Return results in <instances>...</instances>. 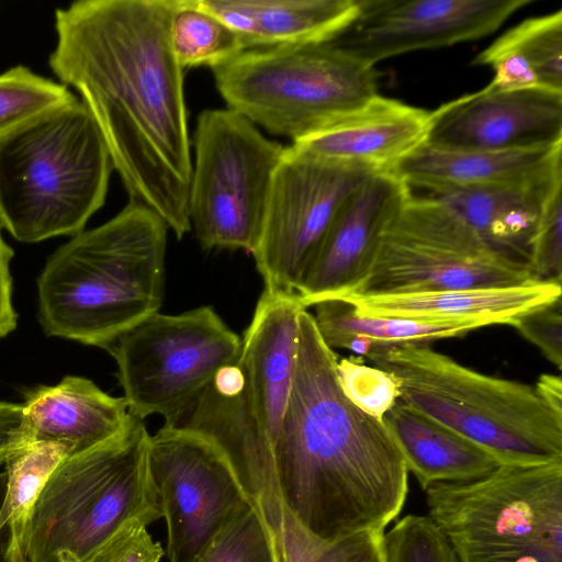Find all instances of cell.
<instances>
[{
  "mask_svg": "<svg viewBox=\"0 0 562 562\" xmlns=\"http://www.w3.org/2000/svg\"><path fill=\"white\" fill-rule=\"evenodd\" d=\"M337 361L313 315L302 310L291 391L271 461L282 508L324 543L384 532L408 493L398 447L382 420L345 396Z\"/></svg>",
  "mask_w": 562,
  "mask_h": 562,
  "instance_id": "obj_2",
  "label": "cell"
},
{
  "mask_svg": "<svg viewBox=\"0 0 562 562\" xmlns=\"http://www.w3.org/2000/svg\"><path fill=\"white\" fill-rule=\"evenodd\" d=\"M23 407L32 441L63 442L71 454L116 437L133 420L124 397L111 396L91 380L72 375L29 392Z\"/></svg>",
  "mask_w": 562,
  "mask_h": 562,
  "instance_id": "obj_21",
  "label": "cell"
},
{
  "mask_svg": "<svg viewBox=\"0 0 562 562\" xmlns=\"http://www.w3.org/2000/svg\"><path fill=\"white\" fill-rule=\"evenodd\" d=\"M256 33L254 48L327 43L355 20L358 0H244Z\"/></svg>",
  "mask_w": 562,
  "mask_h": 562,
  "instance_id": "obj_26",
  "label": "cell"
},
{
  "mask_svg": "<svg viewBox=\"0 0 562 562\" xmlns=\"http://www.w3.org/2000/svg\"><path fill=\"white\" fill-rule=\"evenodd\" d=\"M385 562H458L445 535L425 515L408 514L383 533Z\"/></svg>",
  "mask_w": 562,
  "mask_h": 562,
  "instance_id": "obj_32",
  "label": "cell"
},
{
  "mask_svg": "<svg viewBox=\"0 0 562 562\" xmlns=\"http://www.w3.org/2000/svg\"><path fill=\"white\" fill-rule=\"evenodd\" d=\"M170 42L183 70L202 66L214 70L246 50L240 38L200 0H180L171 20Z\"/></svg>",
  "mask_w": 562,
  "mask_h": 562,
  "instance_id": "obj_27",
  "label": "cell"
},
{
  "mask_svg": "<svg viewBox=\"0 0 562 562\" xmlns=\"http://www.w3.org/2000/svg\"><path fill=\"white\" fill-rule=\"evenodd\" d=\"M562 170V143L520 150H452L423 145L393 175L434 195L453 189L528 183Z\"/></svg>",
  "mask_w": 562,
  "mask_h": 562,
  "instance_id": "obj_20",
  "label": "cell"
},
{
  "mask_svg": "<svg viewBox=\"0 0 562 562\" xmlns=\"http://www.w3.org/2000/svg\"><path fill=\"white\" fill-rule=\"evenodd\" d=\"M71 449L58 441H31L5 461L7 486L3 515L15 527L21 541L27 516L57 465Z\"/></svg>",
  "mask_w": 562,
  "mask_h": 562,
  "instance_id": "obj_28",
  "label": "cell"
},
{
  "mask_svg": "<svg viewBox=\"0 0 562 562\" xmlns=\"http://www.w3.org/2000/svg\"><path fill=\"white\" fill-rule=\"evenodd\" d=\"M164 550L147 530L133 521L105 542L87 562H159Z\"/></svg>",
  "mask_w": 562,
  "mask_h": 562,
  "instance_id": "obj_36",
  "label": "cell"
},
{
  "mask_svg": "<svg viewBox=\"0 0 562 562\" xmlns=\"http://www.w3.org/2000/svg\"><path fill=\"white\" fill-rule=\"evenodd\" d=\"M513 326L561 370L562 297L522 315Z\"/></svg>",
  "mask_w": 562,
  "mask_h": 562,
  "instance_id": "obj_35",
  "label": "cell"
},
{
  "mask_svg": "<svg viewBox=\"0 0 562 562\" xmlns=\"http://www.w3.org/2000/svg\"><path fill=\"white\" fill-rule=\"evenodd\" d=\"M382 422L420 487L483 476L501 463L486 450L397 401Z\"/></svg>",
  "mask_w": 562,
  "mask_h": 562,
  "instance_id": "obj_23",
  "label": "cell"
},
{
  "mask_svg": "<svg viewBox=\"0 0 562 562\" xmlns=\"http://www.w3.org/2000/svg\"><path fill=\"white\" fill-rule=\"evenodd\" d=\"M473 65L488 66L494 90L562 93V10L524 20L480 52Z\"/></svg>",
  "mask_w": 562,
  "mask_h": 562,
  "instance_id": "obj_24",
  "label": "cell"
},
{
  "mask_svg": "<svg viewBox=\"0 0 562 562\" xmlns=\"http://www.w3.org/2000/svg\"><path fill=\"white\" fill-rule=\"evenodd\" d=\"M112 170L77 99L0 139V223L23 243L75 236L104 204Z\"/></svg>",
  "mask_w": 562,
  "mask_h": 562,
  "instance_id": "obj_6",
  "label": "cell"
},
{
  "mask_svg": "<svg viewBox=\"0 0 562 562\" xmlns=\"http://www.w3.org/2000/svg\"><path fill=\"white\" fill-rule=\"evenodd\" d=\"M336 372L345 396L374 418L382 420L400 398L393 378L379 368L364 364L362 357L338 360Z\"/></svg>",
  "mask_w": 562,
  "mask_h": 562,
  "instance_id": "obj_33",
  "label": "cell"
},
{
  "mask_svg": "<svg viewBox=\"0 0 562 562\" xmlns=\"http://www.w3.org/2000/svg\"><path fill=\"white\" fill-rule=\"evenodd\" d=\"M527 265L541 281H562V183L548 196L529 243Z\"/></svg>",
  "mask_w": 562,
  "mask_h": 562,
  "instance_id": "obj_34",
  "label": "cell"
},
{
  "mask_svg": "<svg viewBox=\"0 0 562 562\" xmlns=\"http://www.w3.org/2000/svg\"><path fill=\"white\" fill-rule=\"evenodd\" d=\"M426 144L452 150H520L562 143V93L488 87L431 111Z\"/></svg>",
  "mask_w": 562,
  "mask_h": 562,
  "instance_id": "obj_16",
  "label": "cell"
},
{
  "mask_svg": "<svg viewBox=\"0 0 562 562\" xmlns=\"http://www.w3.org/2000/svg\"><path fill=\"white\" fill-rule=\"evenodd\" d=\"M371 175L285 146L251 251L265 290L295 294L342 205Z\"/></svg>",
  "mask_w": 562,
  "mask_h": 562,
  "instance_id": "obj_13",
  "label": "cell"
},
{
  "mask_svg": "<svg viewBox=\"0 0 562 562\" xmlns=\"http://www.w3.org/2000/svg\"><path fill=\"white\" fill-rule=\"evenodd\" d=\"M302 310L295 294L263 290L237 361L221 368L170 425L205 437L223 452L272 531L281 525L283 508L271 450L291 391Z\"/></svg>",
  "mask_w": 562,
  "mask_h": 562,
  "instance_id": "obj_4",
  "label": "cell"
},
{
  "mask_svg": "<svg viewBox=\"0 0 562 562\" xmlns=\"http://www.w3.org/2000/svg\"><path fill=\"white\" fill-rule=\"evenodd\" d=\"M532 1L358 0L355 20L330 43L374 67L409 52L484 37Z\"/></svg>",
  "mask_w": 562,
  "mask_h": 562,
  "instance_id": "obj_15",
  "label": "cell"
},
{
  "mask_svg": "<svg viewBox=\"0 0 562 562\" xmlns=\"http://www.w3.org/2000/svg\"><path fill=\"white\" fill-rule=\"evenodd\" d=\"M195 562H279L276 533L261 509L249 503Z\"/></svg>",
  "mask_w": 562,
  "mask_h": 562,
  "instance_id": "obj_31",
  "label": "cell"
},
{
  "mask_svg": "<svg viewBox=\"0 0 562 562\" xmlns=\"http://www.w3.org/2000/svg\"><path fill=\"white\" fill-rule=\"evenodd\" d=\"M149 437L133 416L116 437L57 465L25 522L26 562H87L126 525L162 517L148 474Z\"/></svg>",
  "mask_w": 562,
  "mask_h": 562,
  "instance_id": "obj_7",
  "label": "cell"
},
{
  "mask_svg": "<svg viewBox=\"0 0 562 562\" xmlns=\"http://www.w3.org/2000/svg\"><path fill=\"white\" fill-rule=\"evenodd\" d=\"M76 100L67 86L25 66L8 69L0 75V139Z\"/></svg>",
  "mask_w": 562,
  "mask_h": 562,
  "instance_id": "obj_29",
  "label": "cell"
},
{
  "mask_svg": "<svg viewBox=\"0 0 562 562\" xmlns=\"http://www.w3.org/2000/svg\"><path fill=\"white\" fill-rule=\"evenodd\" d=\"M180 0H79L55 12L49 66L94 119L130 201L191 231V140L170 25Z\"/></svg>",
  "mask_w": 562,
  "mask_h": 562,
  "instance_id": "obj_1",
  "label": "cell"
},
{
  "mask_svg": "<svg viewBox=\"0 0 562 562\" xmlns=\"http://www.w3.org/2000/svg\"><path fill=\"white\" fill-rule=\"evenodd\" d=\"M411 192L393 173L371 175L352 192L296 288L305 308L357 289L372 266L384 229Z\"/></svg>",
  "mask_w": 562,
  "mask_h": 562,
  "instance_id": "obj_17",
  "label": "cell"
},
{
  "mask_svg": "<svg viewBox=\"0 0 562 562\" xmlns=\"http://www.w3.org/2000/svg\"><path fill=\"white\" fill-rule=\"evenodd\" d=\"M241 338L211 306L180 314L156 313L117 338L106 350L131 414H157L170 426L239 355Z\"/></svg>",
  "mask_w": 562,
  "mask_h": 562,
  "instance_id": "obj_12",
  "label": "cell"
},
{
  "mask_svg": "<svg viewBox=\"0 0 562 562\" xmlns=\"http://www.w3.org/2000/svg\"><path fill=\"white\" fill-rule=\"evenodd\" d=\"M562 170L528 183L453 189L434 195L493 248L527 261L542 207Z\"/></svg>",
  "mask_w": 562,
  "mask_h": 562,
  "instance_id": "obj_22",
  "label": "cell"
},
{
  "mask_svg": "<svg viewBox=\"0 0 562 562\" xmlns=\"http://www.w3.org/2000/svg\"><path fill=\"white\" fill-rule=\"evenodd\" d=\"M168 229L151 209L130 201L108 222L72 236L37 279L44 331L108 349L158 313Z\"/></svg>",
  "mask_w": 562,
  "mask_h": 562,
  "instance_id": "obj_3",
  "label": "cell"
},
{
  "mask_svg": "<svg viewBox=\"0 0 562 562\" xmlns=\"http://www.w3.org/2000/svg\"><path fill=\"white\" fill-rule=\"evenodd\" d=\"M12 248L0 233V338L10 334L16 326V313L12 304V277L10 262Z\"/></svg>",
  "mask_w": 562,
  "mask_h": 562,
  "instance_id": "obj_38",
  "label": "cell"
},
{
  "mask_svg": "<svg viewBox=\"0 0 562 562\" xmlns=\"http://www.w3.org/2000/svg\"><path fill=\"white\" fill-rule=\"evenodd\" d=\"M547 404L562 415V380L560 375L542 374L536 383Z\"/></svg>",
  "mask_w": 562,
  "mask_h": 562,
  "instance_id": "obj_40",
  "label": "cell"
},
{
  "mask_svg": "<svg viewBox=\"0 0 562 562\" xmlns=\"http://www.w3.org/2000/svg\"><path fill=\"white\" fill-rule=\"evenodd\" d=\"M313 315L324 342L364 357L376 345L422 344L461 337L479 329L468 324H438L393 317L359 316L346 301L328 299L314 305Z\"/></svg>",
  "mask_w": 562,
  "mask_h": 562,
  "instance_id": "obj_25",
  "label": "cell"
},
{
  "mask_svg": "<svg viewBox=\"0 0 562 562\" xmlns=\"http://www.w3.org/2000/svg\"><path fill=\"white\" fill-rule=\"evenodd\" d=\"M425 492L458 562H562V462L499 464Z\"/></svg>",
  "mask_w": 562,
  "mask_h": 562,
  "instance_id": "obj_8",
  "label": "cell"
},
{
  "mask_svg": "<svg viewBox=\"0 0 562 562\" xmlns=\"http://www.w3.org/2000/svg\"><path fill=\"white\" fill-rule=\"evenodd\" d=\"M31 441L23 404L0 402V464Z\"/></svg>",
  "mask_w": 562,
  "mask_h": 562,
  "instance_id": "obj_37",
  "label": "cell"
},
{
  "mask_svg": "<svg viewBox=\"0 0 562 562\" xmlns=\"http://www.w3.org/2000/svg\"><path fill=\"white\" fill-rule=\"evenodd\" d=\"M192 140L191 229L206 250L251 254L285 146L228 108L202 111Z\"/></svg>",
  "mask_w": 562,
  "mask_h": 562,
  "instance_id": "obj_11",
  "label": "cell"
},
{
  "mask_svg": "<svg viewBox=\"0 0 562 562\" xmlns=\"http://www.w3.org/2000/svg\"><path fill=\"white\" fill-rule=\"evenodd\" d=\"M364 357L393 378L400 402L501 464L562 462V415L536 385L480 373L428 345H376Z\"/></svg>",
  "mask_w": 562,
  "mask_h": 562,
  "instance_id": "obj_5",
  "label": "cell"
},
{
  "mask_svg": "<svg viewBox=\"0 0 562 562\" xmlns=\"http://www.w3.org/2000/svg\"><path fill=\"white\" fill-rule=\"evenodd\" d=\"M533 279L527 261L490 246L439 200L411 192L384 229L368 274L350 293L503 288Z\"/></svg>",
  "mask_w": 562,
  "mask_h": 562,
  "instance_id": "obj_10",
  "label": "cell"
},
{
  "mask_svg": "<svg viewBox=\"0 0 562 562\" xmlns=\"http://www.w3.org/2000/svg\"><path fill=\"white\" fill-rule=\"evenodd\" d=\"M147 467L167 525L169 562H195L251 503L223 452L196 432L164 425L149 437Z\"/></svg>",
  "mask_w": 562,
  "mask_h": 562,
  "instance_id": "obj_14",
  "label": "cell"
},
{
  "mask_svg": "<svg viewBox=\"0 0 562 562\" xmlns=\"http://www.w3.org/2000/svg\"><path fill=\"white\" fill-rule=\"evenodd\" d=\"M431 119V111L376 94L290 146L319 160L373 175L393 173L426 144Z\"/></svg>",
  "mask_w": 562,
  "mask_h": 562,
  "instance_id": "obj_18",
  "label": "cell"
},
{
  "mask_svg": "<svg viewBox=\"0 0 562 562\" xmlns=\"http://www.w3.org/2000/svg\"><path fill=\"white\" fill-rule=\"evenodd\" d=\"M384 532L366 531L324 543L308 537L283 509L276 533L279 562H385Z\"/></svg>",
  "mask_w": 562,
  "mask_h": 562,
  "instance_id": "obj_30",
  "label": "cell"
},
{
  "mask_svg": "<svg viewBox=\"0 0 562 562\" xmlns=\"http://www.w3.org/2000/svg\"><path fill=\"white\" fill-rule=\"evenodd\" d=\"M213 75L226 108L292 143L378 94L375 68L330 42L248 49Z\"/></svg>",
  "mask_w": 562,
  "mask_h": 562,
  "instance_id": "obj_9",
  "label": "cell"
},
{
  "mask_svg": "<svg viewBox=\"0 0 562 562\" xmlns=\"http://www.w3.org/2000/svg\"><path fill=\"white\" fill-rule=\"evenodd\" d=\"M7 475L0 472V562H26L21 538L12 522L3 515Z\"/></svg>",
  "mask_w": 562,
  "mask_h": 562,
  "instance_id": "obj_39",
  "label": "cell"
},
{
  "mask_svg": "<svg viewBox=\"0 0 562 562\" xmlns=\"http://www.w3.org/2000/svg\"><path fill=\"white\" fill-rule=\"evenodd\" d=\"M562 297V281L530 280L526 283L467 290L401 295L349 293L348 302L359 316L393 317L425 323L514 325L522 315Z\"/></svg>",
  "mask_w": 562,
  "mask_h": 562,
  "instance_id": "obj_19",
  "label": "cell"
}]
</instances>
